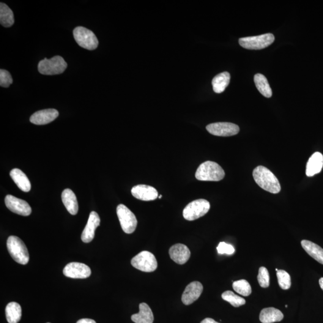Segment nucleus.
<instances>
[{
    "label": "nucleus",
    "instance_id": "1",
    "mask_svg": "<svg viewBox=\"0 0 323 323\" xmlns=\"http://www.w3.org/2000/svg\"><path fill=\"white\" fill-rule=\"evenodd\" d=\"M254 180L263 189L276 194L281 190L280 183L274 174L264 166H257L253 172Z\"/></svg>",
    "mask_w": 323,
    "mask_h": 323
},
{
    "label": "nucleus",
    "instance_id": "2",
    "mask_svg": "<svg viewBox=\"0 0 323 323\" xmlns=\"http://www.w3.org/2000/svg\"><path fill=\"white\" fill-rule=\"evenodd\" d=\"M225 172L218 163L206 161L197 169L195 177L197 180L205 182H219L224 179Z\"/></svg>",
    "mask_w": 323,
    "mask_h": 323
},
{
    "label": "nucleus",
    "instance_id": "3",
    "mask_svg": "<svg viewBox=\"0 0 323 323\" xmlns=\"http://www.w3.org/2000/svg\"><path fill=\"white\" fill-rule=\"evenodd\" d=\"M7 250L11 257L19 264L27 265L29 260V253L26 244L18 237L10 236L7 242Z\"/></svg>",
    "mask_w": 323,
    "mask_h": 323
},
{
    "label": "nucleus",
    "instance_id": "4",
    "mask_svg": "<svg viewBox=\"0 0 323 323\" xmlns=\"http://www.w3.org/2000/svg\"><path fill=\"white\" fill-rule=\"evenodd\" d=\"M67 67V62L60 56H55L49 59L45 58L38 65V72L42 75L48 76L60 75L65 72Z\"/></svg>",
    "mask_w": 323,
    "mask_h": 323
},
{
    "label": "nucleus",
    "instance_id": "5",
    "mask_svg": "<svg viewBox=\"0 0 323 323\" xmlns=\"http://www.w3.org/2000/svg\"><path fill=\"white\" fill-rule=\"evenodd\" d=\"M210 202L204 199L195 200L190 202L183 210V217L186 220L193 221L203 217L209 212Z\"/></svg>",
    "mask_w": 323,
    "mask_h": 323
},
{
    "label": "nucleus",
    "instance_id": "6",
    "mask_svg": "<svg viewBox=\"0 0 323 323\" xmlns=\"http://www.w3.org/2000/svg\"><path fill=\"white\" fill-rule=\"evenodd\" d=\"M73 35L78 45L87 50H94L99 44L94 32L83 27H76L74 29Z\"/></svg>",
    "mask_w": 323,
    "mask_h": 323
},
{
    "label": "nucleus",
    "instance_id": "7",
    "mask_svg": "<svg viewBox=\"0 0 323 323\" xmlns=\"http://www.w3.org/2000/svg\"><path fill=\"white\" fill-rule=\"evenodd\" d=\"M131 265L139 270L152 272L157 269L158 262L154 254L149 251H143L131 260Z\"/></svg>",
    "mask_w": 323,
    "mask_h": 323
},
{
    "label": "nucleus",
    "instance_id": "8",
    "mask_svg": "<svg viewBox=\"0 0 323 323\" xmlns=\"http://www.w3.org/2000/svg\"><path fill=\"white\" fill-rule=\"evenodd\" d=\"M274 35L268 33L258 36L241 38L239 43L243 48L250 50H260L268 47L274 42Z\"/></svg>",
    "mask_w": 323,
    "mask_h": 323
},
{
    "label": "nucleus",
    "instance_id": "9",
    "mask_svg": "<svg viewBox=\"0 0 323 323\" xmlns=\"http://www.w3.org/2000/svg\"><path fill=\"white\" fill-rule=\"evenodd\" d=\"M117 215L123 231L126 234H133L138 223L137 219L134 213L125 205L120 204L117 207Z\"/></svg>",
    "mask_w": 323,
    "mask_h": 323
},
{
    "label": "nucleus",
    "instance_id": "10",
    "mask_svg": "<svg viewBox=\"0 0 323 323\" xmlns=\"http://www.w3.org/2000/svg\"><path fill=\"white\" fill-rule=\"evenodd\" d=\"M209 133L215 136H230L237 135L240 132L238 125L229 122H217L207 126Z\"/></svg>",
    "mask_w": 323,
    "mask_h": 323
},
{
    "label": "nucleus",
    "instance_id": "11",
    "mask_svg": "<svg viewBox=\"0 0 323 323\" xmlns=\"http://www.w3.org/2000/svg\"><path fill=\"white\" fill-rule=\"evenodd\" d=\"M63 273L68 278L84 279L89 277L91 275V270L85 264L72 262L65 267Z\"/></svg>",
    "mask_w": 323,
    "mask_h": 323
},
{
    "label": "nucleus",
    "instance_id": "12",
    "mask_svg": "<svg viewBox=\"0 0 323 323\" xmlns=\"http://www.w3.org/2000/svg\"><path fill=\"white\" fill-rule=\"evenodd\" d=\"M5 204L8 209L16 214L23 216H28L31 214V207L24 200L8 195L5 196Z\"/></svg>",
    "mask_w": 323,
    "mask_h": 323
},
{
    "label": "nucleus",
    "instance_id": "13",
    "mask_svg": "<svg viewBox=\"0 0 323 323\" xmlns=\"http://www.w3.org/2000/svg\"><path fill=\"white\" fill-rule=\"evenodd\" d=\"M203 292V286L198 281L191 282L188 284L182 295V300L186 305H189L201 296Z\"/></svg>",
    "mask_w": 323,
    "mask_h": 323
},
{
    "label": "nucleus",
    "instance_id": "14",
    "mask_svg": "<svg viewBox=\"0 0 323 323\" xmlns=\"http://www.w3.org/2000/svg\"><path fill=\"white\" fill-rule=\"evenodd\" d=\"M131 193L135 198L144 201H154L158 198V192L155 188L152 186L139 185L134 186Z\"/></svg>",
    "mask_w": 323,
    "mask_h": 323
},
{
    "label": "nucleus",
    "instance_id": "15",
    "mask_svg": "<svg viewBox=\"0 0 323 323\" xmlns=\"http://www.w3.org/2000/svg\"><path fill=\"white\" fill-rule=\"evenodd\" d=\"M100 224L99 215L95 212L90 213L86 226L82 232L81 237L82 242L84 243L91 242L95 237V230L100 226Z\"/></svg>",
    "mask_w": 323,
    "mask_h": 323
},
{
    "label": "nucleus",
    "instance_id": "16",
    "mask_svg": "<svg viewBox=\"0 0 323 323\" xmlns=\"http://www.w3.org/2000/svg\"><path fill=\"white\" fill-rule=\"evenodd\" d=\"M59 116V112L55 109H46L35 112L30 117V122L37 125L49 124Z\"/></svg>",
    "mask_w": 323,
    "mask_h": 323
},
{
    "label": "nucleus",
    "instance_id": "17",
    "mask_svg": "<svg viewBox=\"0 0 323 323\" xmlns=\"http://www.w3.org/2000/svg\"><path fill=\"white\" fill-rule=\"evenodd\" d=\"M169 256L177 264L183 265L188 261L190 257V251L187 246L182 243L172 245L169 250Z\"/></svg>",
    "mask_w": 323,
    "mask_h": 323
},
{
    "label": "nucleus",
    "instance_id": "18",
    "mask_svg": "<svg viewBox=\"0 0 323 323\" xmlns=\"http://www.w3.org/2000/svg\"><path fill=\"white\" fill-rule=\"evenodd\" d=\"M323 166V155L321 153H314L309 159L306 165V174L308 177H313L322 171Z\"/></svg>",
    "mask_w": 323,
    "mask_h": 323
},
{
    "label": "nucleus",
    "instance_id": "19",
    "mask_svg": "<svg viewBox=\"0 0 323 323\" xmlns=\"http://www.w3.org/2000/svg\"><path fill=\"white\" fill-rule=\"evenodd\" d=\"M139 313L131 316V320L135 323H153L154 321L153 312L146 303L139 305Z\"/></svg>",
    "mask_w": 323,
    "mask_h": 323
},
{
    "label": "nucleus",
    "instance_id": "20",
    "mask_svg": "<svg viewBox=\"0 0 323 323\" xmlns=\"http://www.w3.org/2000/svg\"><path fill=\"white\" fill-rule=\"evenodd\" d=\"M62 201L68 212L72 215H76L78 213L79 205L76 196L73 191L67 188L62 193Z\"/></svg>",
    "mask_w": 323,
    "mask_h": 323
},
{
    "label": "nucleus",
    "instance_id": "21",
    "mask_svg": "<svg viewBox=\"0 0 323 323\" xmlns=\"http://www.w3.org/2000/svg\"><path fill=\"white\" fill-rule=\"evenodd\" d=\"M10 175L12 180L14 181L15 184L18 186V187L21 190L25 191V192H28L31 190V183H30L26 174L22 171L21 169H13L10 171Z\"/></svg>",
    "mask_w": 323,
    "mask_h": 323
},
{
    "label": "nucleus",
    "instance_id": "22",
    "mask_svg": "<svg viewBox=\"0 0 323 323\" xmlns=\"http://www.w3.org/2000/svg\"><path fill=\"white\" fill-rule=\"evenodd\" d=\"M283 318L281 311L273 307L263 309L259 316L260 321L262 323L280 322Z\"/></svg>",
    "mask_w": 323,
    "mask_h": 323
},
{
    "label": "nucleus",
    "instance_id": "23",
    "mask_svg": "<svg viewBox=\"0 0 323 323\" xmlns=\"http://www.w3.org/2000/svg\"><path fill=\"white\" fill-rule=\"evenodd\" d=\"M301 245L309 256L323 265V249L322 247L308 240L302 241Z\"/></svg>",
    "mask_w": 323,
    "mask_h": 323
},
{
    "label": "nucleus",
    "instance_id": "24",
    "mask_svg": "<svg viewBox=\"0 0 323 323\" xmlns=\"http://www.w3.org/2000/svg\"><path fill=\"white\" fill-rule=\"evenodd\" d=\"M231 76L228 72L218 74L213 79L212 85L213 90L217 94H221L228 86Z\"/></svg>",
    "mask_w": 323,
    "mask_h": 323
},
{
    "label": "nucleus",
    "instance_id": "25",
    "mask_svg": "<svg viewBox=\"0 0 323 323\" xmlns=\"http://www.w3.org/2000/svg\"><path fill=\"white\" fill-rule=\"evenodd\" d=\"M5 316L9 323H18L22 317V309L17 302L8 303L5 308Z\"/></svg>",
    "mask_w": 323,
    "mask_h": 323
},
{
    "label": "nucleus",
    "instance_id": "26",
    "mask_svg": "<svg viewBox=\"0 0 323 323\" xmlns=\"http://www.w3.org/2000/svg\"><path fill=\"white\" fill-rule=\"evenodd\" d=\"M254 80L257 89H258L262 95L267 98L272 97V89L270 88L266 77L262 75V74H256L254 76Z\"/></svg>",
    "mask_w": 323,
    "mask_h": 323
},
{
    "label": "nucleus",
    "instance_id": "27",
    "mask_svg": "<svg viewBox=\"0 0 323 323\" xmlns=\"http://www.w3.org/2000/svg\"><path fill=\"white\" fill-rule=\"evenodd\" d=\"M15 23L14 15L12 10L3 2L0 3V23L1 26L9 28Z\"/></svg>",
    "mask_w": 323,
    "mask_h": 323
},
{
    "label": "nucleus",
    "instance_id": "28",
    "mask_svg": "<svg viewBox=\"0 0 323 323\" xmlns=\"http://www.w3.org/2000/svg\"><path fill=\"white\" fill-rule=\"evenodd\" d=\"M221 297L234 307H239V306L245 304V300L243 298L235 295L233 292L229 291V290L224 292L221 295Z\"/></svg>",
    "mask_w": 323,
    "mask_h": 323
},
{
    "label": "nucleus",
    "instance_id": "29",
    "mask_svg": "<svg viewBox=\"0 0 323 323\" xmlns=\"http://www.w3.org/2000/svg\"><path fill=\"white\" fill-rule=\"evenodd\" d=\"M232 286L235 292L243 296H248L251 294V287L247 280H241L234 281Z\"/></svg>",
    "mask_w": 323,
    "mask_h": 323
},
{
    "label": "nucleus",
    "instance_id": "30",
    "mask_svg": "<svg viewBox=\"0 0 323 323\" xmlns=\"http://www.w3.org/2000/svg\"><path fill=\"white\" fill-rule=\"evenodd\" d=\"M279 286L283 290H288L291 287V277L288 272L284 270L276 271Z\"/></svg>",
    "mask_w": 323,
    "mask_h": 323
},
{
    "label": "nucleus",
    "instance_id": "31",
    "mask_svg": "<svg viewBox=\"0 0 323 323\" xmlns=\"http://www.w3.org/2000/svg\"><path fill=\"white\" fill-rule=\"evenodd\" d=\"M257 280L262 288H267L269 286V273L266 268L263 267L260 268Z\"/></svg>",
    "mask_w": 323,
    "mask_h": 323
},
{
    "label": "nucleus",
    "instance_id": "32",
    "mask_svg": "<svg viewBox=\"0 0 323 323\" xmlns=\"http://www.w3.org/2000/svg\"><path fill=\"white\" fill-rule=\"evenodd\" d=\"M13 83V79L10 73L7 70H0V86L8 87Z\"/></svg>",
    "mask_w": 323,
    "mask_h": 323
},
{
    "label": "nucleus",
    "instance_id": "33",
    "mask_svg": "<svg viewBox=\"0 0 323 323\" xmlns=\"http://www.w3.org/2000/svg\"><path fill=\"white\" fill-rule=\"evenodd\" d=\"M217 250L218 254H228V255H231L235 253V248L231 244H228L224 242H221L219 243Z\"/></svg>",
    "mask_w": 323,
    "mask_h": 323
},
{
    "label": "nucleus",
    "instance_id": "34",
    "mask_svg": "<svg viewBox=\"0 0 323 323\" xmlns=\"http://www.w3.org/2000/svg\"><path fill=\"white\" fill-rule=\"evenodd\" d=\"M77 323H97L94 320L89 319H83L79 320Z\"/></svg>",
    "mask_w": 323,
    "mask_h": 323
},
{
    "label": "nucleus",
    "instance_id": "35",
    "mask_svg": "<svg viewBox=\"0 0 323 323\" xmlns=\"http://www.w3.org/2000/svg\"><path fill=\"white\" fill-rule=\"evenodd\" d=\"M201 323H219L217 322H215V320L210 318L205 319L202 320Z\"/></svg>",
    "mask_w": 323,
    "mask_h": 323
},
{
    "label": "nucleus",
    "instance_id": "36",
    "mask_svg": "<svg viewBox=\"0 0 323 323\" xmlns=\"http://www.w3.org/2000/svg\"><path fill=\"white\" fill-rule=\"evenodd\" d=\"M319 284L321 289L323 290V277L320 279Z\"/></svg>",
    "mask_w": 323,
    "mask_h": 323
},
{
    "label": "nucleus",
    "instance_id": "37",
    "mask_svg": "<svg viewBox=\"0 0 323 323\" xmlns=\"http://www.w3.org/2000/svg\"><path fill=\"white\" fill-rule=\"evenodd\" d=\"M162 198V196L160 195V196H159V198Z\"/></svg>",
    "mask_w": 323,
    "mask_h": 323
},
{
    "label": "nucleus",
    "instance_id": "38",
    "mask_svg": "<svg viewBox=\"0 0 323 323\" xmlns=\"http://www.w3.org/2000/svg\"><path fill=\"white\" fill-rule=\"evenodd\" d=\"M287 307H288V306H287V305H286V308H287Z\"/></svg>",
    "mask_w": 323,
    "mask_h": 323
},
{
    "label": "nucleus",
    "instance_id": "39",
    "mask_svg": "<svg viewBox=\"0 0 323 323\" xmlns=\"http://www.w3.org/2000/svg\"><path fill=\"white\" fill-rule=\"evenodd\" d=\"M275 270H276V271H278V269H276Z\"/></svg>",
    "mask_w": 323,
    "mask_h": 323
},
{
    "label": "nucleus",
    "instance_id": "40",
    "mask_svg": "<svg viewBox=\"0 0 323 323\" xmlns=\"http://www.w3.org/2000/svg\"></svg>",
    "mask_w": 323,
    "mask_h": 323
}]
</instances>
